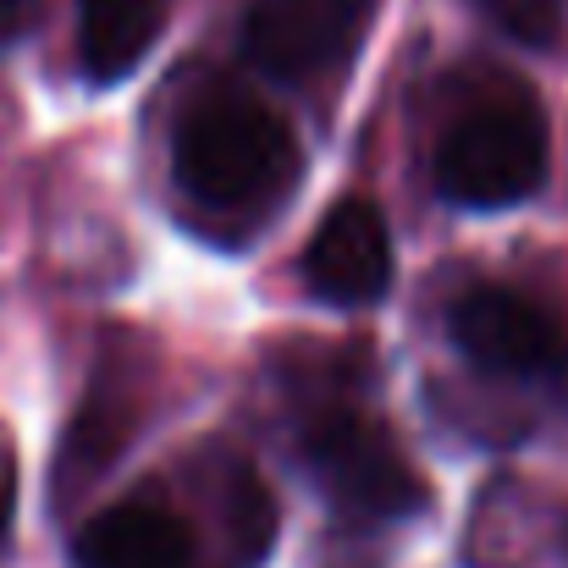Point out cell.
Returning a JSON list of instances; mask_svg holds the SVG:
<instances>
[{"label":"cell","instance_id":"obj_1","mask_svg":"<svg viewBox=\"0 0 568 568\" xmlns=\"http://www.w3.org/2000/svg\"><path fill=\"white\" fill-rule=\"evenodd\" d=\"M172 172L193 210L215 226L260 232L282 199L298 189V139L293 128L254 94L215 89L193 100L172 139Z\"/></svg>","mask_w":568,"mask_h":568},{"label":"cell","instance_id":"obj_2","mask_svg":"<svg viewBox=\"0 0 568 568\" xmlns=\"http://www.w3.org/2000/svg\"><path fill=\"white\" fill-rule=\"evenodd\" d=\"M552 128L530 89H491L469 100L436 139L430 183L458 210H508L547 183Z\"/></svg>","mask_w":568,"mask_h":568},{"label":"cell","instance_id":"obj_3","mask_svg":"<svg viewBox=\"0 0 568 568\" xmlns=\"http://www.w3.org/2000/svg\"><path fill=\"white\" fill-rule=\"evenodd\" d=\"M298 458L332 514L348 525H397L425 503V480L414 475L386 419L365 414L348 392H315L304 403Z\"/></svg>","mask_w":568,"mask_h":568},{"label":"cell","instance_id":"obj_4","mask_svg":"<svg viewBox=\"0 0 568 568\" xmlns=\"http://www.w3.org/2000/svg\"><path fill=\"white\" fill-rule=\"evenodd\" d=\"M447 337L486 381L558 386L568 381V332L547 304L508 282H475L447 310Z\"/></svg>","mask_w":568,"mask_h":568},{"label":"cell","instance_id":"obj_5","mask_svg":"<svg viewBox=\"0 0 568 568\" xmlns=\"http://www.w3.org/2000/svg\"><path fill=\"white\" fill-rule=\"evenodd\" d=\"M376 6L381 0H248L243 55L276 83H321L359 55Z\"/></svg>","mask_w":568,"mask_h":568},{"label":"cell","instance_id":"obj_6","mask_svg":"<svg viewBox=\"0 0 568 568\" xmlns=\"http://www.w3.org/2000/svg\"><path fill=\"white\" fill-rule=\"evenodd\" d=\"M298 271H304V287L321 304H337V310H359V304L386 298L392 271H397L386 210L376 199H365V193L337 199L321 215V226L310 232Z\"/></svg>","mask_w":568,"mask_h":568},{"label":"cell","instance_id":"obj_7","mask_svg":"<svg viewBox=\"0 0 568 568\" xmlns=\"http://www.w3.org/2000/svg\"><path fill=\"white\" fill-rule=\"evenodd\" d=\"M193 558L199 547L189 519L161 497H122L100 508L72 541L78 568H193Z\"/></svg>","mask_w":568,"mask_h":568},{"label":"cell","instance_id":"obj_8","mask_svg":"<svg viewBox=\"0 0 568 568\" xmlns=\"http://www.w3.org/2000/svg\"><path fill=\"white\" fill-rule=\"evenodd\" d=\"M144 408H139V381L128 376V365L111 354L100 365V376L89 381V397L67 430V453H61V486L89 491L133 442H139Z\"/></svg>","mask_w":568,"mask_h":568},{"label":"cell","instance_id":"obj_9","mask_svg":"<svg viewBox=\"0 0 568 568\" xmlns=\"http://www.w3.org/2000/svg\"><path fill=\"white\" fill-rule=\"evenodd\" d=\"M172 0H78V61L94 83H122L166 33Z\"/></svg>","mask_w":568,"mask_h":568},{"label":"cell","instance_id":"obj_10","mask_svg":"<svg viewBox=\"0 0 568 568\" xmlns=\"http://www.w3.org/2000/svg\"><path fill=\"white\" fill-rule=\"evenodd\" d=\"M486 11V22L497 33H508L514 44L547 50L564 33V0H475Z\"/></svg>","mask_w":568,"mask_h":568},{"label":"cell","instance_id":"obj_11","mask_svg":"<svg viewBox=\"0 0 568 568\" xmlns=\"http://www.w3.org/2000/svg\"><path fill=\"white\" fill-rule=\"evenodd\" d=\"M44 17V0H0V44H17L39 28Z\"/></svg>","mask_w":568,"mask_h":568},{"label":"cell","instance_id":"obj_12","mask_svg":"<svg viewBox=\"0 0 568 568\" xmlns=\"http://www.w3.org/2000/svg\"><path fill=\"white\" fill-rule=\"evenodd\" d=\"M11 514H17V469H11V453L0 447V552L11 536Z\"/></svg>","mask_w":568,"mask_h":568}]
</instances>
